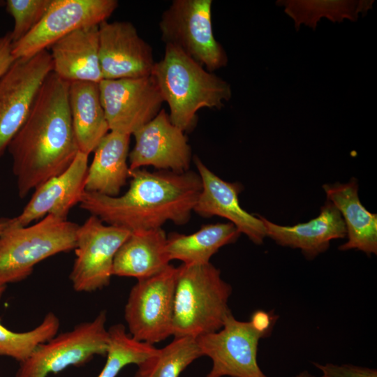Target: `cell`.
<instances>
[{"instance_id":"6da1fadb","label":"cell","mask_w":377,"mask_h":377,"mask_svg":"<svg viewBox=\"0 0 377 377\" xmlns=\"http://www.w3.org/2000/svg\"><path fill=\"white\" fill-rule=\"evenodd\" d=\"M68 88L69 82L50 73L25 121L8 146L21 198L64 172L79 152Z\"/></svg>"},{"instance_id":"7a4b0ae2","label":"cell","mask_w":377,"mask_h":377,"mask_svg":"<svg viewBox=\"0 0 377 377\" xmlns=\"http://www.w3.org/2000/svg\"><path fill=\"white\" fill-rule=\"evenodd\" d=\"M130 186L121 195L84 191L80 207L108 225L131 232L161 228L167 221L187 223L202 189L198 173L130 170Z\"/></svg>"},{"instance_id":"3957f363","label":"cell","mask_w":377,"mask_h":377,"mask_svg":"<svg viewBox=\"0 0 377 377\" xmlns=\"http://www.w3.org/2000/svg\"><path fill=\"white\" fill-rule=\"evenodd\" d=\"M151 76L168 105L171 122L184 133L194 128L199 110H219L232 96L226 81L170 45Z\"/></svg>"},{"instance_id":"277c9868","label":"cell","mask_w":377,"mask_h":377,"mask_svg":"<svg viewBox=\"0 0 377 377\" xmlns=\"http://www.w3.org/2000/svg\"><path fill=\"white\" fill-rule=\"evenodd\" d=\"M232 288L211 263L178 267L172 335L200 336L219 330L231 311Z\"/></svg>"},{"instance_id":"5b68a950","label":"cell","mask_w":377,"mask_h":377,"mask_svg":"<svg viewBox=\"0 0 377 377\" xmlns=\"http://www.w3.org/2000/svg\"><path fill=\"white\" fill-rule=\"evenodd\" d=\"M276 319L264 311L253 313L249 321L238 320L230 313L219 330L196 338L202 355L212 362L206 377H268L258 365V347Z\"/></svg>"},{"instance_id":"8992f818","label":"cell","mask_w":377,"mask_h":377,"mask_svg":"<svg viewBox=\"0 0 377 377\" xmlns=\"http://www.w3.org/2000/svg\"><path fill=\"white\" fill-rule=\"evenodd\" d=\"M78 226L47 215L34 225L6 229L0 235V283L21 281L45 259L74 250Z\"/></svg>"},{"instance_id":"52a82bcc","label":"cell","mask_w":377,"mask_h":377,"mask_svg":"<svg viewBox=\"0 0 377 377\" xmlns=\"http://www.w3.org/2000/svg\"><path fill=\"white\" fill-rule=\"evenodd\" d=\"M212 0H173L160 19L161 39L209 72L226 66L228 58L213 32Z\"/></svg>"},{"instance_id":"ba28073f","label":"cell","mask_w":377,"mask_h":377,"mask_svg":"<svg viewBox=\"0 0 377 377\" xmlns=\"http://www.w3.org/2000/svg\"><path fill=\"white\" fill-rule=\"evenodd\" d=\"M106 312L101 311L94 320L80 323L40 344L20 363L15 377H47L70 366L82 365L96 355H106Z\"/></svg>"},{"instance_id":"9c48e42d","label":"cell","mask_w":377,"mask_h":377,"mask_svg":"<svg viewBox=\"0 0 377 377\" xmlns=\"http://www.w3.org/2000/svg\"><path fill=\"white\" fill-rule=\"evenodd\" d=\"M178 267L172 265L142 279L131 288L124 308L129 334L154 345L172 336Z\"/></svg>"},{"instance_id":"30bf717a","label":"cell","mask_w":377,"mask_h":377,"mask_svg":"<svg viewBox=\"0 0 377 377\" xmlns=\"http://www.w3.org/2000/svg\"><path fill=\"white\" fill-rule=\"evenodd\" d=\"M52 72L47 50L15 60L0 77V158L20 130L46 77Z\"/></svg>"},{"instance_id":"8fae6325","label":"cell","mask_w":377,"mask_h":377,"mask_svg":"<svg viewBox=\"0 0 377 377\" xmlns=\"http://www.w3.org/2000/svg\"><path fill=\"white\" fill-rule=\"evenodd\" d=\"M131 232L105 225L94 215L78 226L75 259L69 276L75 291L90 293L109 285L115 254Z\"/></svg>"},{"instance_id":"7c38bea8","label":"cell","mask_w":377,"mask_h":377,"mask_svg":"<svg viewBox=\"0 0 377 377\" xmlns=\"http://www.w3.org/2000/svg\"><path fill=\"white\" fill-rule=\"evenodd\" d=\"M117 7V0H52L40 22L13 44L11 54L15 60L34 56L75 30L107 21Z\"/></svg>"},{"instance_id":"4fadbf2b","label":"cell","mask_w":377,"mask_h":377,"mask_svg":"<svg viewBox=\"0 0 377 377\" xmlns=\"http://www.w3.org/2000/svg\"><path fill=\"white\" fill-rule=\"evenodd\" d=\"M98 87L110 131L131 135L162 110L164 101L151 75L103 79Z\"/></svg>"},{"instance_id":"5bb4252c","label":"cell","mask_w":377,"mask_h":377,"mask_svg":"<svg viewBox=\"0 0 377 377\" xmlns=\"http://www.w3.org/2000/svg\"><path fill=\"white\" fill-rule=\"evenodd\" d=\"M133 135L135 145L128 154L131 170L144 166L177 173L188 170L191 146L185 133L171 122L164 109Z\"/></svg>"},{"instance_id":"9a60e30c","label":"cell","mask_w":377,"mask_h":377,"mask_svg":"<svg viewBox=\"0 0 377 377\" xmlns=\"http://www.w3.org/2000/svg\"><path fill=\"white\" fill-rule=\"evenodd\" d=\"M99 61L103 79L151 75L155 61L151 46L127 21L103 22L98 26Z\"/></svg>"},{"instance_id":"2e32d148","label":"cell","mask_w":377,"mask_h":377,"mask_svg":"<svg viewBox=\"0 0 377 377\" xmlns=\"http://www.w3.org/2000/svg\"><path fill=\"white\" fill-rule=\"evenodd\" d=\"M88 156L79 151L64 172L38 186L22 212L10 218L9 228L25 227L47 215L67 219L85 191Z\"/></svg>"},{"instance_id":"e0dca14e","label":"cell","mask_w":377,"mask_h":377,"mask_svg":"<svg viewBox=\"0 0 377 377\" xmlns=\"http://www.w3.org/2000/svg\"><path fill=\"white\" fill-rule=\"evenodd\" d=\"M194 162L202 182L201 192L193 212L203 217L218 216L232 223L241 233L256 244H261L266 232L259 216H255L240 206L239 195L242 186L223 180L195 156Z\"/></svg>"},{"instance_id":"ac0fdd59","label":"cell","mask_w":377,"mask_h":377,"mask_svg":"<svg viewBox=\"0 0 377 377\" xmlns=\"http://www.w3.org/2000/svg\"><path fill=\"white\" fill-rule=\"evenodd\" d=\"M258 216L264 226L266 236L279 245L300 249L308 259H313L325 251L332 240L346 236L341 214L328 200L320 208L316 218L293 226L277 225L262 216Z\"/></svg>"},{"instance_id":"d6986e66","label":"cell","mask_w":377,"mask_h":377,"mask_svg":"<svg viewBox=\"0 0 377 377\" xmlns=\"http://www.w3.org/2000/svg\"><path fill=\"white\" fill-rule=\"evenodd\" d=\"M98 26L75 30L50 48L52 72L68 82L99 83L103 77L99 61Z\"/></svg>"},{"instance_id":"ffe728a7","label":"cell","mask_w":377,"mask_h":377,"mask_svg":"<svg viewBox=\"0 0 377 377\" xmlns=\"http://www.w3.org/2000/svg\"><path fill=\"white\" fill-rule=\"evenodd\" d=\"M327 200L339 210L343 219L348 241L339 249H357L367 255L377 253V215L369 212L358 196L355 178L344 184L323 185Z\"/></svg>"},{"instance_id":"44dd1931","label":"cell","mask_w":377,"mask_h":377,"mask_svg":"<svg viewBox=\"0 0 377 377\" xmlns=\"http://www.w3.org/2000/svg\"><path fill=\"white\" fill-rule=\"evenodd\" d=\"M166 245L162 228L131 232L115 254L112 275L139 280L161 272L170 265Z\"/></svg>"},{"instance_id":"7402d4cb","label":"cell","mask_w":377,"mask_h":377,"mask_svg":"<svg viewBox=\"0 0 377 377\" xmlns=\"http://www.w3.org/2000/svg\"><path fill=\"white\" fill-rule=\"evenodd\" d=\"M130 135L110 131L94 149L85 180V191L119 195L130 177L127 163Z\"/></svg>"},{"instance_id":"603a6c76","label":"cell","mask_w":377,"mask_h":377,"mask_svg":"<svg viewBox=\"0 0 377 377\" xmlns=\"http://www.w3.org/2000/svg\"><path fill=\"white\" fill-rule=\"evenodd\" d=\"M68 104L79 151L89 155L110 131L98 83H69Z\"/></svg>"},{"instance_id":"cb8c5ba5","label":"cell","mask_w":377,"mask_h":377,"mask_svg":"<svg viewBox=\"0 0 377 377\" xmlns=\"http://www.w3.org/2000/svg\"><path fill=\"white\" fill-rule=\"evenodd\" d=\"M240 232L230 222L208 224L190 235L171 233L167 237V252L171 260L184 265L206 264L222 246L234 243Z\"/></svg>"},{"instance_id":"d4e9b609","label":"cell","mask_w":377,"mask_h":377,"mask_svg":"<svg viewBox=\"0 0 377 377\" xmlns=\"http://www.w3.org/2000/svg\"><path fill=\"white\" fill-rule=\"evenodd\" d=\"M202 357L196 339L174 337L166 346L139 364L134 377H179L194 360Z\"/></svg>"},{"instance_id":"484cf974","label":"cell","mask_w":377,"mask_h":377,"mask_svg":"<svg viewBox=\"0 0 377 377\" xmlns=\"http://www.w3.org/2000/svg\"><path fill=\"white\" fill-rule=\"evenodd\" d=\"M373 1H280L285 12L295 21V27L301 24L315 29L320 18L325 17L333 22L343 19L355 20L360 13H366Z\"/></svg>"},{"instance_id":"4316f807","label":"cell","mask_w":377,"mask_h":377,"mask_svg":"<svg viewBox=\"0 0 377 377\" xmlns=\"http://www.w3.org/2000/svg\"><path fill=\"white\" fill-rule=\"evenodd\" d=\"M108 331L107 359L97 377H117L126 366L138 365L158 350L154 345L134 339L121 323L112 325Z\"/></svg>"},{"instance_id":"83f0119b","label":"cell","mask_w":377,"mask_h":377,"mask_svg":"<svg viewBox=\"0 0 377 377\" xmlns=\"http://www.w3.org/2000/svg\"><path fill=\"white\" fill-rule=\"evenodd\" d=\"M59 317L48 312L41 323L34 329L22 332H13L6 327L0 319V356L11 357L19 363L27 360L42 343L58 334Z\"/></svg>"},{"instance_id":"f1b7e54d","label":"cell","mask_w":377,"mask_h":377,"mask_svg":"<svg viewBox=\"0 0 377 377\" xmlns=\"http://www.w3.org/2000/svg\"><path fill=\"white\" fill-rule=\"evenodd\" d=\"M52 0H7V13L14 20L10 33L13 44L29 34L42 20Z\"/></svg>"},{"instance_id":"f546056e","label":"cell","mask_w":377,"mask_h":377,"mask_svg":"<svg viewBox=\"0 0 377 377\" xmlns=\"http://www.w3.org/2000/svg\"><path fill=\"white\" fill-rule=\"evenodd\" d=\"M313 364L322 372L321 377H377V370L372 368L349 364L338 365L314 362Z\"/></svg>"},{"instance_id":"4dcf8cb0","label":"cell","mask_w":377,"mask_h":377,"mask_svg":"<svg viewBox=\"0 0 377 377\" xmlns=\"http://www.w3.org/2000/svg\"><path fill=\"white\" fill-rule=\"evenodd\" d=\"M13 41L10 31L0 36V77H1L15 61L12 52Z\"/></svg>"},{"instance_id":"1f68e13d","label":"cell","mask_w":377,"mask_h":377,"mask_svg":"<svg viewBox=\"0 0 377 377\" xmlns=\"http://www.w3.org/2000/svg\"><path fill=\"white\" fill-rule=\"evenodd\" d=\"M10 218H0V235L10 227Z\"/></svg>"},{"instance_id":"d6a6232c","label":"cell","mask_w":377,"mask_h":377,"mask_svg":"<svg viewBox=\"0 0 377 377\" xmlns=\"http://www.w3.org/2000/svg\"><path fill=\"white\" fill-rule=\"evenodd\" d=\"M294 377H315L307 371H303Z\"/></svg>"},{"instance_id":"836d02e7","label":"cell","mask_w":377,"mask_h":377,"mask_svg":"<svg viewBox=\"0 0 377 377\" xmlns=\"http://www.w3.org/2000/svg\"><path fill=\"white\" fill-rule=\"evenodd\" d=\"M6 285L0 283V300L3 297V295L6 289Z\"/></svg>"}]
</instances>
